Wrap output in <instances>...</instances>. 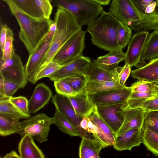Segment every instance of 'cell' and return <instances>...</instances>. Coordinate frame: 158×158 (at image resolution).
Wrapping results in <instances>:
<instances>
[{"label": "cell", "instance_id": "4", "mask_svg": "<svg viewBox=\"0 0 158 158\" xmlns=\"http://www.w3.org/2000/svg\"><path fill=\"white\" fill-rule=\"evenodd\" d=\"M53 6L62 9L82 27L95 20L104 11L102 5L92 0H50Z\"/></svg>", "mask_w": 158, "mask_h": 158}, {"label": "cell", "instance_id": "5", "mask_svg": "<svg viewBox=\"0 0 158 158\" xmlns=\"http://www.w3.org/2000/svg\"><path fill=\"white\" fill-rule=\"evenodd\" d=\"M109 12L136 32L143 29V18L131 0H111Z\"/></svg>", "mask_w": 158, "mask_h": 158}, {"label": "cell", "instance_id": "25", "mask_svg": "<svg viewBox=\"0 0 158 158\" xmlns=\"http://www.w3.org/2000/svg\"><path fill=\"white\" fill-rule=\"evenodd\" d=\"M22 12L33 19L42 20L45 18L35 0H10Z\"/></svg>", "mask_w": 158, "mask_h": 158}, {"label": "cell", "instance_id": "34", "mask_svg": "<svg viewBox=\"0 0 158 158\" xmlns=\"http://www.w3.org/2000/svg\"><path fill=\"white\" fill-rule=\"evenodd\" d=\"M132 92H144L155 95L158 94L157 90L152 81L140 80L130 87Z\"/></svg>", "mask_w": 158, "mask_h": 158}, {"label": "cell", "instance_id": "37", "mask_svg": "<svg viewBox=\"0 0 158 158\" xmlns=\"http://www.w3.org/2000/svg\"><path fill=\"white\" fill-rule=\"evenodd\" d=\"M54 85L57 93L64 97H71L77 94L70 85L64 79L54 81Z\"/></svg>", "mask_w": 158, "mask_h": 158}, {"label": "cell", "instance_id": "24", "mask_svg": "<svg viewBox=\"0 0 158 158\" xmlns=\"http://www.w3.org/2000/svg\"><path fill=\"white\" fill-rule=\"evenodd\" d=\"M21 118L17 115L0 113V135L6 136L17 133Z\"/></svg>", "mask_w": 158, "mask_h": 158}, {"label": "cell", "instance_id": "2", "mask_svg": "<svg viewBox=\"0 0 158 158\" xmlns=\"http://www.w3.org/2000/svg\"><path fill=\"white\" fill-rule=\"evenodd\" d=\"M8 6L20 27L19 38L30 54L48 32L53 20H35L22 12L10 0H3Z\"/></svg>", "mask_w": 158, "mask_h": 158}, {"label": "cell", "instance_id": "29", "mask_svg": "<svg viewBox=\"0 0 158 158\" xmlns=\"http://www.w3.org/2000/svg\"><path fill=\"white\" fill-rule=\"evenodd\" d=\"M125 86L119 84L118 82L108 81H87L85 89L88 94H91L114 89H121Z\"/></svg>", "mask_w": 158, "mask_h": 158}, {"label": "cell", "instance_id": "46", "mask_svg": "<svg viewBox=\"0 0 158 158\" xmlns=\"http://www.w3.org/2000/svg\"><path fill=\"white\" fill-rule=\"evenodd\" d=\"M131 68L128 64H125L120 71L118 82L121 85H125V83L131 72Z\"/></svg>", "mask_w": 158, "mask_h": 158}, {"label": "cell", "instance_id": "40", "mask_svg": "<svg viewBox=\"0 0 158 158\" xmlns=\"http://www.w3.org/2000/svg\"><path fill=\"white\" fill-rule=\"evenodd\" d=\"M10 102L27 118L31 116L28 108V102L27 98L20 96L16 97H10L9 99Z\"/></svg>", "mask_w": 158, "mask_h": 158}, {"label": "cell", "instance_id": "23", "mask_svg": "<svg viewBox=\"0 0 158 158\" xmlns=\"http://www.w3.org/2000/svg\"><path fill=\"white\" fill-rule=\"evenodd\" d=\"M126 56V53L123 50L111 51L106 55L94 60L93 62L100 67L111 71L118 67V63L124 60Z\"/></svg>", "mask_w": 158, "mask_h": 158}, {"label": "cell", "instance_id": "15", "mask_svg": "<svg viewBox=\"0 0 158 158\" xmlns=\"http://www.w3.org/2000/svg\"><path fill=\"white\" fill-rule=\"evenodd\" d=\"M141 132V128H132L116 136L113 147L120 151H131L133 147L139 146L142 143Z\"/></svg>", "mask_w": 158, "mask_h": 158}, {"label": "cell", "instance_id": "21", "mask_svg": "<svg viewBox=\"0 0 158 158\" xmlns=\"http://www.w3.org/2000/svg\"><path fill=\"white\" fill-rule=\"evenodd\" d=\"M106 147L105 144L96 138L83 137L79 147V157L99 158V152Z\"/></svg>", "mask_w": 158, "mask_h": 158}, {"label": "cell", "instance_id": "47", "mask_svg": "<svg viewBox=\"0 0 158 158\" xmlns=\"http://www.w3.org/2000/svg\"><path fill=\"white\" fill-rule=\"evenodd\" d=\"M8 26L6 24H2L1 26L0 43L1 50L3 51L6 38L7 29Z\"/></svg>", "mask_w": 158, "mask_h": 158}, {"label": "cell", "instance_id": "17", "mask_svg": "<svg viewBox=\"0 0 158 158\" xmlns=\"http://www.w3.org/2000/svg\"><path fill=\"white\" fill-rule=\"evenodd\" d=\"M123 67L118 66L112 70L108 71L100 67L91 61L87 68L85 76L87 81L118 82L119 74Z\"/></svg>", "mask_w": 158, "mask_h": 158}, {"label": "cell", "instance_id": "11", "mask_svg": "<svg viewBox=\"0 0 158 158\" xmlns=\"http://www.w3.org/2000/svg\"><path fill=\"white\" fill-rule=\"evenodd\" d=\"M52 101L56 110L64 115L74 125L78 131L80 137L82 138H91L90 133L80 127V123L83 117L76 114L68 98L57 93L52 97Z\"/></svg>", "mask_w": 158, "mask_h": 158}, {"label": "cell", "instance_id": "39", "mask_svg": "<svg viewBox=\"0 0 158 158\" xmlns=\"http://www.w3.org/2000/svg\"><path fill=\"white\" fill-rule=\"evenodd\" d=\"M62 66L56 62L52 61L35 75L32 83L35 84L38 80L44 77L49 78Z\"/></svg>", "mask_w": 158, "mask_h": 158}, {"label": "cell", "instance_id": "48", "mask_svg": "<svg viewBox=\"0 0 158 158\" xmlns=\"http://www.w3.org/2000/svg\"><path fill=\"white\" fill-rule=\"evenodd\" d=\"M87 122L88 132L93 134H97L99 133L98 127L95 125L87 116H85Z\"/></svg>", "mask_w": 158, "mask_h": 158}, {"label": "cell", "instance_id": "31", "mask_svg": "<svg viewBox=\"0 0 158 158\" xmlns=\"http://www.w3.org/2000/svg\"><path fill=\"white\" fill-rule=\"evenodd\" d=\"M157 95L147 92H131L123 109L142 108L143 103L146 101L153 98Z\"/></svg>", "mask_w": 158, "mask_h": 158}, {"label": "cell", "instance_id": "50", "mask_svg": "<svg viewBox=\"0 0 158 158\" xmlns=\"http://www.w3.org/2000/svg\"><path fill=\"white\" fill-rule=\"evenodd\" d=\"M80 125L81 128L87 131V122L85 116L82 117V119L80 122Z\"/></svg>", "mask_w": 158, "mask_h": 158}, {"label": "cell", "instance_id": "19", "mask_svg": "<svg viewBox=\"0 0 158 158\" xmlns=\"http://www.w3.org/2000/svg\"><path fill=\"white\" fill-rule=\"evenodd\" d=\"M66 98L70 101L78 115L89 117L94 110L95 105L89 99L85 90L75 96Z\"/></svg>", "mask_w": 158, "mask_h": 158}, {"label": "cell", "instance_id": "14", "mask_svg": "<svg viewBox=\"0 0 158 158\" xmlns=\"http://www.w3.org/2000/svg\"><path fill=\"white\" fill-rule=\"evenodd\" d=\"M91 61L90 59L83 56L63 66L49 78L52 81L63 79L77 74L85 75L87 68Z\"/></svg>", "mask_w": 158, "mask_h": 158}, {"label": "cell", "instance_id": "44", "mask_svg": "<svg viewBox=\"0 0 158 158\" xmlns=\"http://www.w3.org/2000/svg\"><path fill=\"white\" fill-rule=\"evenodd\" d=\"M22 88L19 84L9 81L4 80V90L5 95L11 97L19 89Z\"/></svg>", "mask_w": 158, "mask_h": 158}, {"label": "cell", "instance_id": "45", "mask_svg": "<svg viewBox=\"0 0 158 158\" xmlns=\"http://www.w3.org/2000/svg\"><path fill=\"white\" fill-rule=\"evenodd\" d=\"M142 108L145 112L158 111V92L156 96L146 101L143 103Z\"/></svg>", "mask_w": 158, "mask_h": 158}, {"label": "cell", "instance_id": "13", "mask_svg": "<svg viewBox=\"0 0 158 158\" xmlns=\"http://www.w3.org/2000/svg\"><path fill=\"white\" fill-rule=\"evenodd\" d=\"M126 103L105 106L96 105L100 116L115 134L123 123L124 115L123 109Z\"/></svg>", "mask_w": 158, "mask_h": 158}, {"label": "cell", "instance_id": "35", "mask_svg": "<svg viewBox=\"0 0 158 158\" xmlns=\"http://www.w3.org/2000/svg\"><path fill=\"white\" fill-rule=\"evenodd\" d=\"M10 97H5L0 98V113L17 115L22 118H27L10 102Z\"/></svg>", "mask_w": 158, "mask_h": 158}, {"label": "cell", "instance_id": "41", "mask_svg": "<svg viewBox=\"0 0 158 158\" xmlns=\"http://www.w3.org/2000/svg\"><path fill=\"white\" fill-rule=\"evenodd\" d=\"M142 18L144 30H158V12L156 10Z\"/></svg>", "mask_w": 158, "mask_h": 158}, {"label": "cell", "instance_id": "28", "mask_svg": "<svg viewBox=\"0 0 158 158\" xmlns=\"http://www.w3.org/2000/svg\"><path fill=\"white\" fill-rule=\"evenodd\" d=\"M89 117L98 128L99 133L97 134L107 138L112 145H114L115 139V134L100 116L96 105L94 112Z\"/></svg>", "mask_w": 158, "mask_h": 158}, {"label": "cell", "instance_id": "10", "mask_svg": "<svg viewBox=\"0 0 158 158\" xmlns=\"http://www.w3.org/2000/svg\"><path fill=\"white\" fill-rule=\"evenodd\" d=\"M131 91L130 87L109 90L88 94L95 105L105 106L126 103Z\"/></svg>", "mask_w": 158, "mask_h": 158}, {"label": "cell", "instance_id": "18", "mask_svg": "<svg viewBox=\"0 0 158 158\" xmlns=\"http://www.w3.org/2000/svg\"><path fill=\"white\" fill-rule=\"evenodd\" d=\"M124 118L123 123L115 136L129 129L142 128L145 118V112L142 108H124Z\"/></svg>", "mask_w": 158, "mask_h": 158}, {"label": "cell", "instance_id": "26", "mask_svg": "<svg viewBox=\"0 0 158 158\" xmlns=\"http://www.w3.org/2000/svg\"><path fill=\"white\" fill-rule=\"evenodd\" d=\"M158 58V30L149 34L146 43L141 60H151Z\"/></svg>", "mask_w": 158, "mask_h": 158}, {"label": "cell", "instance_id": "30", "mask_svg": "<svg viewBox=\"0 0 158 158\" xmlns=\"http://www.w3.org/2000/svg\"><path fill=\"white\" fill-rule=\"evenodd\" d=\"M54 123L62 132L71 136H79L80 134L73 123L57 110L52 117Z\"/></svg>", "mask_w": 158, "mask_h": 158}, {"label": "cell", "instance_id": "33", "mask_svg": "<svg viewBox=\"0 0 158 158\" xmlns=\"http://www.w3.org/2000/svg\"><path fill=\"white\" fill-rule=\"evenodd\" d=\"M63 79L70 85L77 94L85 90V87L87 79L85 75L77 74Z\"/></svg>", "mask_w": 158, "mask_h": 158}, {"label": "cell", "instance_id": "7", "mask_svg": "<svg viewBox=\"0 0 158 158\" xmlns=\"http://www.w3.org/2000/svg\"><path fill=\"white\" fill-rule=\"evenodd\" d=\"M86 32L81 29L72 35L59 49L52 61L63 66L83 56Z\"/></svg>", "mask_w": 158, "mask_h": 158}, {"label": "cell", "instance_id": "32", "mask_svg": "<svg viewBox=\"0 0 158 158\" xmlns=\"http://www.w3.org/2000/svg\"><path fill=\"white\" fill-rule=\"evenodd\" d=\"M142 17L153 13L158 8V0H131Z\"/></svg>", "mask_w": 158, "mask_h": 158}, {"label": "cell", "instance_id": "42", "mask_svg": "<svg viewBox=\"0 0 158 158\" xmlns=\"http://www.w3.org/2000/svg\"><path fill=\"white\" fill-rule=\"evenodd\" d=\"M144 122L149 129L158 133V111L145 112Z\"/></svg>", "mask_w": 158, "mask_h": 158}, {"label": "cell", "instance_id": "1", "mask_svg": "<svg viewBox=\"0 0 158 158\" xmlns=\"http://www.w3.org/2000/svg\"><path fill=\"white\" fill-rule=\"evenodd\" d=\"M122 24L109 12L103 11L99 18L87 24V31L91 35L92 44L99 48L109 52L121 50L117 36Z\"/></svg>", "mask_w": 158, "mask_h": 158}, {"label": "cell", "instance_id": "52", "mask_svg": "<svg viewBox=\"0 0 158 158\" xmlns=\"http://www.w3.org/2000/svg\"><path fill=\"white\" fill-rule=\"evenodd\" d=\"M152 82L158 92V81H152Z\"/></svg>", "mask_w": 158, "mask_h": 158}, {"label": "cell", "instance_id": "16", "mask_svg": "<svg viewBox=\"0 0 158 158\" xmlns=\"http://www.w3.org/2000/svg\"><path fill=\"white\" fill-rule=\"evenodd\" d=\"M50 89L43 83L38 84L28 102L29 112L35 113L48 103L52 96Z\"/></svg>", "mask_w": 158, "mask_h": 158}, {"label": "cell", "instance_id": "3", "mask_svg": "<svg viewBox=\"0 0 158 158\" xmlns=\"http://www.w3.org/2000/svg\"><path fill=\"white\" fill-rule=\"evenodd\" d=\"M54 21L56 24V30L48 50L35 75L52 61L54 56L63 45L72 35L81 29V27L75 18L61 8H57L55 15Z\"/></svg>", "mask_w": 158, "mask_h": 158}, {"label": "cell", "instance_id": "8", "mask_svg": "<svg viewBox=\"0 0 158 158\" xmlns=\"http://www.w3.org/2000/svg\"><path fill=\"white\" fill-rule=\"evenodd\" d=\"M55 31L54 28H50L47 33L40 41L32 52L29 54L24 67L28 81L31 83L48 50Z\"/></svg>", "mask_w": 158, "mask_h": 158}, {"label": "cell", "instance_id": "12", "mask_svg": "<svg viewBox=\"0 0 158 158\" xmlns=\"http://www.w3.org/2000/svg\"><path fill=\"white\" fill-rule=\"evenodd\" d=\"M149 33L147 31L136 32L131 38L128 44L124 60L130 67L136 66L140 61L142 55Z\"/></svg>", "mask_w": 158, "mask_h": 158}, {"label": "cell", "instance_id": "43", "mask_svg": "<svg viewBox=\"0 0 158 158\" xmlns=\"http://www.w3.org/2000/svg\"><path fill=\"white\" fill-rule=\"evenodd\" d=\"M35 1L44 17L45 19H50L53 7L50 0H35Z\"/></svg>", "mask_w": 158, "mask_h": 158}, {"label": "cell", "instance_id": "38", "mask_svg": "<svg viewBox=\"0 0 158 158\" xmlns=\"http://www.w3.org/2000/svg\"><path fill=\"white\" fill-rule=\"evenodd\" d=\"M14 40L12 31L8 26L7 29L6 38L4 45L1 59L5 61L12 57L15 53L13 45Z\"/></svg>", "mask_w": 158, "mask_h": 158}, {"label": "cell", "instance_id": "49", "mask_svg": "<svg viewBox=\"0 0 158 158\" xmlns=\"http://www.w3.org/2000/svg\"><path fill=\"white\" fill-rule=\"evenodd\" d=\"M3 158H21L20 155H19L16 152L13 150L10 152L6 154L3 157Z\"/></svg>", "mask_w": 158, "mask_h": 158}, {"label": "cell", "instance_id": "27", "mask_svg": "<svg viewBox=\"0 0 158 158\" xmlns=\"http://www.w3.org/2000/svg\"><path fill=\"white\" fill-rule=\"evenodd\" d=\"M142 143L156 156H158V133L149 129L144 122L141 128Z\"/></svg>", "mask_w": 158, "mask_h": 158}, {"label": "cell", "instance_id": "9", "mask_svg": "<svg viewBox=\"0 0 158 158\" xmlns=\"http://www.w3.org/2000/svg\"><path fill=\"white\" fill-rule=\"evenodd\" d=\"M0 76L4 81L19 85L22 88L26 86L28 81L25 67L20 56L15 53L11 58L5 61L1 60Z\"/></svg>", "mask_w": 158, "mask_h": 158}, {"label": "cell", "instance_id": "22", "mask_svg": "<svg viewBox=\"0 0 158 158\" xmlns=\"http://www.w3.org/2000/svg\"><path fill=\"white\" fill-rule=\"evenodd\" d=\"M132 77L149 81H158V58L150 60L143 66L131 72Z\"/></svg>", "mask_w": 158, "mask_h": 158}, {"label": "cell", "instance_id": "20", "mask_svg": "<svg viewBox=\"0 0 158 158\" xmlns=\"http://www.w3.org/2000/svg\"><path fill=\"white\" fill-rule=\"evenodd\" d=\"M32 136L26 135L21 138L18 145L21 158H44L42 151L35 144Z\"/></svg>", "mask_w": 158, "mask_h": 158}, {"label": "cell", "instance_id": "53", "mask_svg": "<svg viewBox=\"0 0 158 158\" xmlns=\"http://www.w3.org/2000/svg\"><path fill=\"white\" fill-rule=\"evenodd\" d=\"M157 12H158V8L156 10Z\"/></svg>", "mask_w": 158, "mask_h": 158}, {"label": "cell", "instance_id": "6", "mask_svg": "<svg viewBox=\"0 0 158 158\" xmlns=\"http://www.w3.org/2000/svg\"><path fill=\"white\" fill-rule=\"evenodd\" d=\"M53 123L52 118L40 113L20 122L17 133L22 136L29 135L41 143L47 141L50 126Z\"/></svg>", "mask_w": 158, "mask_h": 158}, {"label": "cell", "instance_id": "36", "mask_svg": "<svg viewBox=\"0 0 158 158\" xmlns=\"http://www.w3.org/2000/svg\"><path fill=\"white\" fill-rule=\"evenodd\" d=\"M132 31L127 25L122 23L117 36V42L118 46L123 49L129 43L131 38Z\"/></svg>", "mask_w": 158, "mask_h": 158}, {"label": "cell", "instance_id": "51", "mask_svg": "<svg viewBox=\"0 0 158 158\" xmlns=\"http://www.w3.org/2000/svg\"><path fill=\"white\" fill-rule=\"evenodd\" d=\"M96 2L103 6L108 5L110 2L111 0H92Z\"/></svg>", "mask_w": 158, "mask_h": 158}]
</instances>
